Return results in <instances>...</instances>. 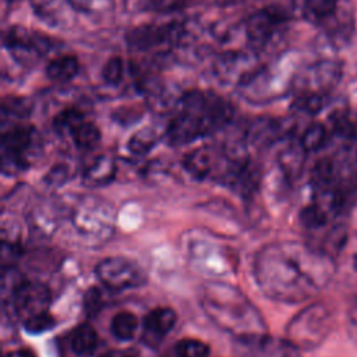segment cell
<instances>
[{"mask_svg":"<svg viewBox=\"0 0 357 357\" xmlns=\"http://www.w3.org/2000/svg\"><path fill=\"white\" fill-rule=\"evenodd\" d=\"M335 264L326 251L296 241L265 245L255 255L254 275L262 293L282 303H301L332 279Z\"/></svg>","mask_w":357,"mask_h":357,"instance_id":"obj_1","label":"cell"},{"mask_svg":"<svg viewBox=\"0 0 357 357\" xmlns=\"http://www.w3.org/2000/svg\"><path fill=\"white\" fill-rule=\"evenodd\" d=\"M202 305L216 325L236 336L258 339L265 335V324L259 312L236 287L211 283L204 289Z\"/></svg>","mask_w":357,"mask_h":357,"instance_id":"obj_2","label":"cell"},{"mask_svg":"<svg viewBox=\"0 0 357 357\" xmlns=\"http://www.w3.org/2000/svg\"><path fill=\"white\" fill-rule=\"evenodd\" d=\"M42 141L31 126L10 127L1 135V167L4 173H15L29 167L39 156Z\"/></svg>","mask_w":357,"mask_h":357,"instance_id":"obj_3","label":"cell"},{"mask_svg":"<svg viewBox=\"0 0 357 357\" xmlns=\"http://www.w3.org/2000/svg\"><path fill=\"white\" fill-rule=\"evenodd\" d=\"M331 329V314L324 304H312L300 311L289 324L287 336L291 346L317 347Z\"/></svg>","mask_w":357,"mask_h":357,"instance_id":"obj_4","label":"cell"},{"mask_svg":"<svg viewBox=\"0 0 357 357\" xmlns=\"http://www.w3.org/2000/svg\"><path fill=\"white\" fill-rule=\"evenodd\" d=\"M98 279L112 290L139 287L146 282L145 271L134 261L123 257H107L96 265Z\"/></svg>","mask_w":357,"mask_h":357,"instance_id":"obj_5","label":"cell"},{"mask_svg":"<svg viewBox=\"0 0 357 357\" xmlns=\"http://www.w3.org/2000/svg\"><path fill=\"white\" fill-rule=\"evenodd\" d=\"M3 45L21 64H32L50 47L47 38L31 33L24 28H10L3 36Z\"/></svg>","mask_w":357,"mask_h":357,"instance_id":"obj_6","label":"cell"},{"mask_svg":"<svg viewBox=\"0 0 357 357\" xmlns=\"http://www.w3.org/2000/svg\"><path fill=\"white\" fill-rule=\"evenodd\" d=\"M8 303L15 315L25 321L39 312L47 311V305L50 303V291L42 283L22 280L8 294Z\"/></svg>","mask_w":357,"mask_h":357,"instance_id":"obj_7","label":"cell"},{"mask_svg":"<svg viewBox=\"0 0 357 357\" xmlns=\"http://www.w3.org/2000/svg\"><path fill=\"white\" fill-rule=\"evenodd\" d=\"M183 35V28L178 24H145L132 28L127 33V43L131 49L145 52L155 49L163 43H174Z\"/></svg>","mask_w":357,"mask_h":357,"instance_id":"obj_8","label":"cell"},{"mask_svg":"<svg viewBox=\"0 0 357 357\" xmlns=\"http://www.w3.org/2000/svg\"><path fill=\"white\" fill-rule=\"evenodd\" d=\"M286 15L276 7L258 10L247 17L245 33L248 40L255 46H262L271 40L276 28L284 22Z\"/></svg>","mask_w":357,"mask_h":357,"instance_id":"obj_9","label":"cell"},{"mask_svg":"<svg viewBox=\"0 0 357 357\" xmlns=\"http://www.w3.org/2000/svg\"><path fill=\"white\" fill-rule=\"evenodd\" d=\"M38 18L53 28H67L74 22L77 7L73 0H29Z\"/></svg>","mask_w":357,"mask_h":357,"instance_id":"obj_10","label":"cell"},{"mask_svg":"<svg viewBox=\"0 0 357 357\" xmlns=\"http://www.w3.org/2000/svg\"><path fill=\"white\" fill-rule=\"evenodd\" d=\"M230 162L231 165L225 174L226 184L240 194H251L259 183L258 169L245 158Z\"/></svg>","mask_w":357,"mask_h":357,"instance_id":"obj_11","label":"cell"},{"mask_svg":"<svg viewBox=\"0 0 357 357\" xmlns=\"http://www.w3.org/2000/svg\"><path fill=\"white\" fill-rule=\"evenodd\" d=\"M177 314L169 307H158L144 318V342H160L176 325Z\"/></svg>","mask_w":357,"mask_h":357,"instance_id":"obj_12","label":"cell"},{"mask_svg":"<svg viewBox=\"0 0 357 357\" xmlns=\"http://www.w3.org/2000/svg\"><path fill=\"white\" fill-rule=\"evenodd\" d=\"M340 74L342 71L339 63L332 60H324L308 68L303 78V82L305 85L312 84V86L318 88V91L322 93L332 89L339 82Z\"/></svg>","mask_w":357,"mask_h":357,"instance_id":"obj_13","label":"cell"},{"mask_svg":"<svg viewBox=\"0 0 357 357\" xmlns=\"http://www.w3.org/2000/svg\"><path fill=\"white\" fill-rule=\"evenodd\" d=\"M116 174V163L110 156L102 155L98 156L84 172L82 180L86 185L98 187L106 185L114 178Z\"/></svg>","mask_w":357,"mask_h":357,"instance_id":"obj_14","label":"cell"},{"mask_svg":"<svg viewBox=\"0 0 357 357\" xmlns=\"http://www.w3.org/2000/svg\"><path fill=\"white\" fill-rule=\"evenodd\" d=\"M286 132L287 128L283 123L271 119H261L250 127L248 139L255 145H269Z\"/></svg>","mask_w":357,"mask_h":357,"instance_id":"obj_15","label":"cell"},{"mask_svg":"<svg viewBox=\"0 0 357 357\" xmlns=\"http://www.w3.org/2000/svg\"><path fill=\"white\" fill-rule=\"evenodd\" d=\"M252 61L247 54L240 53H229L225 54L216 64L219 74L223 78L229 77H238V81H243L245 75H248V71L252 70Z\"/></svg>","mask_w":357,"mask_h":357,"instance_id":"obj_16","label":"cell"},{"mask_svg":"<svg viewBox=\"0 0 357 357\" xmlns=\"http://www.w3.org/2000/svg\"><path fill=\"white\" fill-rule=\"evenodd\" d=\"M79 70V64L75 56L66 54L50 60L46 66V75L56 82L71 81Z\"/></svg>","mask_w":357,"mask_h":357,"instance_id":"obj_17","label":"cell"},{"mask_svg":"<svg viewBox=\"0 0 357 357\" xmlns=\"http://www.w3.org/2000/svg\"><path fill=\"white\" fill-rule=\"evenodd\" d=\"M185 169L197 178H205L213 169V152L208 146L197 148L184 159Z\"/></svg>","mask_w":357,"mask_h":357,"instance_id":"obj_18","label":"cell"},{"mask_svg":"<svg viewBox=\"0 0 357 357\" xmlns=\"http://www.w3.org/2000/svg\"><path fill=\"white\" fill-rule=\"evenodd\" d=\"M301 10L305 20L311 22H321L335 14L337 0H294Z\"/></svg>","mask_w":357,"mask_h":357,"instance_id":"obj_19","label":"cell"},{"mask_svg":"<svg viewBox=\"0 0 357 357\" xmlns=\"http://www.w3.org/2000/svg\"><path fill=\"white\" fill-rule=\"evenodd\" d=\"M70 346L78 356L91 354L98 346V335L88 324L78 325L70 335Z\"/></svg>","mask_w":357,"mask_h":357,"instance_id":"obj_20","label":"cell"},{"mask_svg":"<svg viewBox=\"0 0 357 357\" xmlns=\"http://www.w3.org/2000/svg\"><path fill=\"white\" fill-rule=\"evenodd\" d=\"M137 328H138V319L135 314L130 311L117 312L110 322V331L113 336L124 342L131 340L135 336Z\"/></svg>","mask_w":357,"mask_h":357,"instance_id":"obj_21","label":"cell"},{"mask_svg":"<svg viewBox=\"0 0 357 357\" xmlns=\"http://www.w3.org/2000/svg\"><path fill=\"white\" fill-rule=\"evenodd\" d=\"M159 134L153 127H145L138 130L128 139L127 148L134 155H145L148 153L158 142Z\"/></svg>","mask_w":357,"mask_h":357,"instance_id":"obj_22","label":"cell"},{"mask_svg":"<svg viewBox=\"0 0 357 357\" xmlns=\"http://www.w3.org/2000/svg\"><path fill=\"white\" fill-rule=\"evenodd\" d=\"M304 153L305 149L300 145H290L279 155V163L283 172L290 176L296 177L303 169L304 165Z\"/></svg>","mask_w":357,"mask_h":357,"instance_id":"obj_23","label":"cell"},{"mask_svg":"<svg viewBox=\"0 0 357 357\" xmlns=\"http://www.w3.org/2000/svg\"><path fill=\"white\" fill-rule=\"evenodd\" d=\"M71 138L75 144L77 148L84 149V151H89L92 148H95L99 141H100V131L99 128L91 123L84 120L71 134Z\"/></svg>","mask_w":357,"mask_h":357,"instance_id":"obj_24","label":"cell"},{"mask_svg":"<svg viewBox=\"0 0 357 357\" xmlns=\"http://www.w3.org/2000/svg\"><path fill=\"white\" fill-rule=\"evenodd\" d=\"M325 106L324 95L319 92H303L298 95L293 103L291 110L298 113H307V114H317L319 113Z\"/></svg>","mask_w":357,"mask_h":357,"instance_id":"obj_25","label":"cell"},{"mask_svg":"<svg viewBox=\"0 0 357 357\" xmlns=\"http://www.w3.org/2000/svg\"><path fill=\"white\" fill-rule=\"evenodd\" d=\"M84 114L77 110V109H66L63 112H60L54 120H53V126L54 130L60 134H73V131L84 121Z\"/></svg>","mask_w":357,"mask_h":357,"instance_id":"obj_26","label":"cell"},{"mask_svg":"<svg viewBox=\"0 0 357 357\" xmlns=\"http://www.w3.org/2000/svg\"><path fill=\"white\" fill-rule=\"evenodd\" d=\"M326 141V128L321 123H312L301 135L300 144L305 152H314L324 146Z\"/></svg>","mask_w":357,"mask_h":357,"instance_id":"obj_27","label":"cell"},{"mask_svg":"<svg viewBox=\"0 0 357 357\" xmlns=\"http://www.w3.org/2000/svg\"><path fill=\"white\" fill-rule=\"evenodd\" d=\"M328 211L319 204L308 205L300 212V222L307 229H319L328 223Z\"/></svg>","mask_w":357,"mask_h":357,"instance_id":"obj_28","label":"cell"},{"mask_svg":"<svg viewBox=\"0 0 357 357\" xmlns=\"http://www.w3.org/2000/svg\"><path fill=\"white\" fill-rule=\"evenodd\" d=\"M174 351L177 357H209V346L197 339H181Z\"/></svg>","mask_w":357,"mask_h":357,"instance_id":"obj_29","label":"cell"},{"mask_svg":"<svg viewBox=\"0 0 357 357\" xmlns=\"http://www.w3.org/2000/svg\"><path fill=\"white\" fill-rule=\"evenodd\" d=\"M54 324H56L54 318L47 311H43V312H39V314L25 319L24 321V328H25L26 332L38 335V333L50 331L54 326Z\"/></svg>","mask_w":357,"mask_h":357,"instance_id":"obj_30","label":"cell"},{"mask_svg":"<svg viewBox=\"0 0 357 357\" xmlns=\"http://www.w3.org/2000/svg\"><path fill=\"white\" fill-rule=\"evenodd\" d=\"M124 75V63L120 57H110L103 68H102V77L107 84L117 85L121 82Z\"/></svg>","mask_w":357,"mask_h":357,"instance_id":"obj_31","label":"cell"},{"mask_svg":"<svg viewBox=\"0 0 357 357\" xmlns=\"http://www.w3.org/2000/svg\"><path fill=\"white\" fill-rule=\"evenodd\" d=\"M31 113V102L25 98H8L3 102V114L26 117Z\"/></svg>","mask_w":357,"mask_h":357,"instance_id":"obj_32","label":"cell"},{"mask_svg":"<svg viewBox=\"0 0 357 357\" xmlns=\"http://www.w3.org/2000/svg\"><path fill=\"white\" fill-rule=\"evenodd\" d=\"M187 0H149L148 8L155 13H176L185 7Z\"/></svg>","mask_w":357,"mask_h":357,"instance_id":"obj_33","label":"cell"},{"mask_svg":"<svg viewBox=\"0 0 357 357\" xmlns=\"http://www.w3.org/2000/svg\"><path fill=\"white\" fill-rule=\"evenodd\" d=\"M347 332L350 339L357 343V294L354 296L347 311Z\"/></svg>","mask_w":357,"mask_h":357,"instance_id":"obj_34","label":"cell"},{"mask_svg":"<svg viewBox=\"0 0 357 357\" xmlns=\"http://www.w3.org/2000/svg\"><path fill=\"white\" fill-rule=\"evenodd\" d=\"M98 308H99V293L95 289H91L85 296V310L86 312L92 314Z\"/></svg>","mask_w":357,"mask_h":357,"instance_id":"obj_35","label":"cell"},{"mask_svg":"<svg viewBox=\"0 0 357 357\" xmlns=\"http://www.w3.org/2000/svg\"><path fill=\"white\" fill-rule=\"evenodd\" d=\"M100 357H138L135 350H110Z\"/></svg>","mask_w":357,"mask_h":357,"instance_id":"obj_36","label":"cell"},{"mask_svg":"<svg viewBox=\"0 0 357 357\" xmlns=\"http://www.w3.org/2000/svg\"><path fill=\"white\" fill-rule=\"evenodd\" d=\"M3 357H36V356L29 350H15V351L6 353Z\"/></svg>","mask_w":357,"mask_h":357,"instance_id":"obj_37","label":"cell"},{"mask_svg":"<svg viewBox=\"0 0 357 357\" xmlns=\"http://www.w3.org/2000/svg\"><path fill=\"white\" fill-rule=\"evenodd\" d=\"M356 268H357V257H356Z\"/></svg>","mask_w":357,"mask_h":357,"instance_id":"obj_38","label":"cell"}]
</instances>
